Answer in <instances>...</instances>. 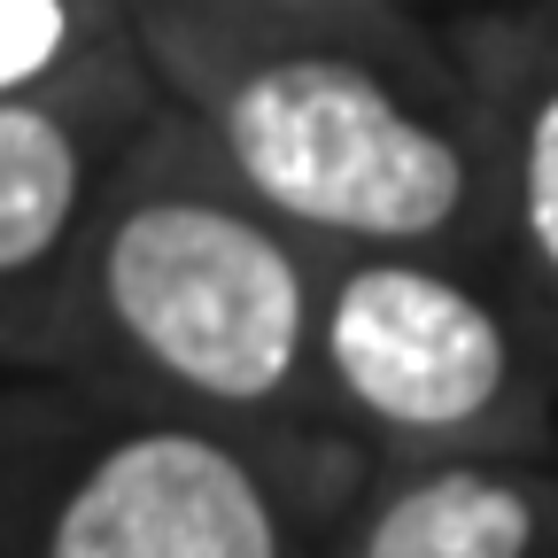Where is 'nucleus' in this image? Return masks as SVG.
<instances>
[{
    "instance_id": "39448f33",
    "label": "nucleus",
    "mask_w": 558,
    "mask_h": 558,
    "mask_svg": "<svg viewBox=\"0 0 558 558\" xmlns=\"http://www.w3.org/2000/svg\"><path fill=\"white\" fill-rule=\"evenodd\" d=\"M535 543V505L527 488L497 481V473H427L373 520L365 558H527Z\"/></svg>"
},
{
    "instance_id": "423d86ee",
    "label": "nucleus",
    "mask_w": 558,
    "mask_h": 558,
    "mask_svg": "<svg viewBox=\"0 0 558 558\" xmlns=\"http://www.w3.org/2000/svg\"><path fill=\"white\" fill-rule=\"evenodd\" d=\"M78 209V148L39 109L0 101V271L39 264Z\"/></svg>"
},
{
    "instance_id": "20e7f679",
    "label": "nucleus",
    "mask_w": 558,
    "mask_h": 558,
    "mask_svg": "<svg viewBox=\"0 0 558 558\" xmlns=\"http://www.w3.org/2000/svg\"><path fill=\"white\" fill-rule=\"evenodd\" d=\"M47 558H279V527L226 442L156 427L86 465Z\"/></svg>"
},
{
    "instance_id": "0eeeda50",
    "label": "nucleus",
    "mask_w": 558,
    "mask_h": 558,
    "mask_svg": "<svg viewBox=\"0 0 558 558\" xmlns=\"http://www.w3.org/2000/svg\"><path fill=\"white\" fill-rule=\"evenodd\" d=\"M520 202H527V241L558 271V94L527 124V156H520Z\"/></svg>"
},
{
    "instance_id": "6e6552de",
    "label": "nucleus",
    "mask_w": 558,
    "mask_h": 558,
    "mask_svg": "<svg viewBox=\"0 0 558 558\" xmlns=\"http://www.w3.org/2000/svg\"><path fill=\"white\" fill-rule=\"evenodd\" d=\"M62 32H70L62 0H0V94L39 78L62 54Z\"/></svg>"
},
{
    "instance_id": "f03ea898",
    "label": "nucleus",
    "mask_w": 558,
    "mask_h": 558,
    "mask_svg": "<svg viewBox=\"0 0 558 558\" xmlns=\"http://www.w3.org/2000/svg\"><path fill=\"white\" fill-rule=\"evenodd\" d=\"M109 311L186 388L256 403L295 373L303 271L233 209L148 202L109 241Z\"/></svg>"
},
{
    "instance_id": "7ed1b4c3",
    "label": "nucleus",
    "mask_w": 558,
    "mask_h": 558,
    "mask_svg": "<svg viewBox=\"0 0 558 558\" xmlns=\"http://www.w3.org/2000/svg\"><path fill=\"white\" fill-rule=\"evenodd\" d=\"M326 357L388 427H465L505 396L512 373L497 311L418 264H365L341 279Z\"/></svg>"
},
{
    "instance_id": "f257e3e1",
    "label": "nucleus",
    "mask_w": 558,
    "mask_h": 558,
    "mask_svg": "<svg viewBox=\"0 0 558 558\" xmlns=\"http://www.w3.org/2000/svg\"><path fill=\"white\" fill-rule=\"evenodd\" d=\"M226 148L241 179L288 218L365 241L442 233L465 202V163L442 132L396 109V94L357 62L295 54L233 86Z\"/></svg>"
}]
</instances>
